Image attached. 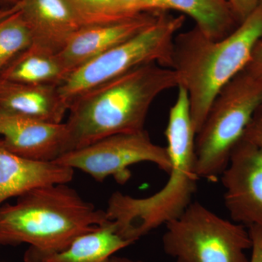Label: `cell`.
<instances>
[{"mask_svg":"<svg viewBox=\"0 0 262 262\" xmlns=\"http://www.w3.org/2000/svg\"><path fill=\"white\" fill-rule=\"evenodd\" d=\"M178 86L175 71L149 63L79 96L71 103L65 122V153L108 136L145 130L146 117L155 100Z\"/></svg>","mask_w":262,"mask_h":262,"instance_id":"obj_1","label":"cell"},{"mask_svg":"<svg viewBox=\"0 0 262 262\" xmlns=\"http://www.w3.org/2000/svg\"><path fill=\"white\" fill-rule=\"evenodd\" d=\"M172 167L164 187L151 195L134 198L116 191L105 210L118 234L134 243L160 226L178 218L192 203L199 180L196 170L195 137L187 91L178 87L165 132Z\"/></svg>","mask_w":262,"mask_h":262,"instance_id":"obj_2","label":"cell"},{"mask_svg":"<svg viewBox=\"0 0 262 262\" xmlns=\"http://www.w3.org/2000/svg\"><path fill=\"white\" fill-rule=\"evenodd\" d=\"M261 39L262 0L233 32L220 40L209 39L195 27L177 34L172 70L178 77L179 86L187 91L196 134L217 95L246 68Z\"/></svg>","mask_w":262,"mask_h":262,"instance_id":"obj_3","label":"cell"},{"mask_svg":"<svg viewBox=\"0 0 262 262\" xmlns=\"http://www.w3.org/2000/svg\"><path fill=\"white\" fill-rule=\"evenodd\" d=\"M106 212L68 184L37 188L0 206V246L27 244L26 254L58 252L108 222Z\"/></svg>","mask_w":262,"mask_h":262,"instance_id":"obj_4","label":"cell"},{"mask_svg":"<svg viewBox=\"0 0 262 262\" xmlns=\"http://www.w3.org/2000/svg\"><path fill=\"white\" fill-rule=\"evenodd\" d=\"M261 104L262 73L246 66L221 90L196 134V170L200 179H218Z\"/></svg>","mask_w":262,"mask_h":262,"instance_id":"obj_5","label":"cell"},{"mask_svg":"<svg viewBox=\"0 0 262 262\" xmlns=\"http://www.w3.org/2000/svg\"><path fill=\"white\" fill-rule=\"evenodd\" d=\"M184 17L162 12L155 23L70 74L58 86L71 103L82 94L141 66L157 63L172 69L173 42Z\"/></svg>","mask_w":262,"mask_h":262,"instance_id":"obj_6","label":"cell"},{"mask_svg":"<svg viewBox=\"0 0 262 262\" xmlns=\"http://www.w3.org/2000/svg\"><path fill=\"white\" fill-rule=\"evenodd\" d=\"M164 251L176 262H249L252 239L246 227L224 220L192 202L180 216L165 225Z\"/></svg>","mask_w":262,"mask_h":262,"instance_id":"obj_7","label":"cell"},{"mask_svg":"<svg viewBox=\"0 0 262 262\" xmlns=\"http://www.w3.org/2000/svg\"><path fill=\"white\" fill-rule=\"evenodd\" d=\"M55 162L82 170L96 182L113 177L120 184L128 182L129 168L135 164L153 163L168 173L172 167L167 148L155 144L146 130L108 136L65 153Z\"/></svg>","mask_w":262,"mask_h":262,"instance_id":"obj_8","label":"cell"},{"mask_svg":"<svg viewBox=\"0 0 262 262\" xmlns=\"http://www.w3.org/2000/svg\"><path fill=\"white\" fill-rule=\"evenodd\" d=\"M221 175L232 220L262 229V148L241 139Z\"/></svg>","mask_w":262,"mask_h":262,"instance_id":"obj_9","label":"cell"},{"mask_svg":"<svg viewBox=\"0 0 262 262\" xmlns=\"http://www.w3.org/2000/svg\"><path fill=\"white\" fill-rule=\"evenodd\" d=\"M144 13L114 23L81 27L57 53L66 77L88 62L125 42L156 21L160 13Z\"/></svg>","mask_w":262,"mask_h":262,"instance_id":"obj_10","label":"cell"},{"mask_svg":"<svg viewBox=\"0 0 262 262\" xmlns=\"http://www.w3.org/2000/svg\"><path fill=\"white\" fill-rule=\"evenodd\" d=\"M0 136L15 154L39 161H55L64 154L65 122L50 123L0 110Z\"/></svg>","mask_w":262,"mask_h":262,"instance_id":"obj_11","label":"cell"},{"mask_svg":"<svg viewBox=\"0 0 262 262\" xmlns=\"http://www.w3.org/2000/svg\"><path fill=\"white\" fill-rule=\"evenodd\" d=\"M74 173V169L55 161H39L15 154L0 139V206L37 188L69 184Z\"/></svg>","mask_w":262,"mask_h":262,"instance_id":"obj_12","label":"cell"},{"mask_svg":"<svg viewBox=\"0 0 262 262\" xmlns=\"http://www.w3.org/2000/svg\"><path fill=\"white\" fill-rule=\"evenodd\" d=\"M19 5L32 45L52 53H59L82 27L64 0H20Z\"/></svg>","mask_w":262,"mask_h":262,"instance_id":"obj_13","label":"cell"},{"mask_svg":"<svg viewBox=\"0 0 262 262\" xmlns=\"http://www.w3.org/2000/svg\"><path fill=\"white\" fill-rule=\"evenodd\" d=\"M69 108L57 85H29L0 78V110L61 123Z\"/></svg>","mask_w":262,"mask_h":262,"instance_id":"obj_14","label":"cell"},{"mask_svg":"<svg viewBox=\"0 0 262 262\" xmlns=\"http://www.w3.org/2000/svg\"><path fill=\"white\" fill-rule=\"evenodd\" d=\"M134 244L121 237L113 222L81 234L58 252L24 256L25 262H107L115 253Z\"/></svg>","mask_w":262,"mask_h":262,"instance_id":"obj_15","label":"cell"},{"mask_svg":"<svg viewBox=\"0 0 262 262\" xmlns=\"http://www.w3.org/2000/svg\"><path fill=\"white\" fill-rule=\"evenodd\" d=\"M162 10H175L189 15L207 37L220 40L239 25L227 0H160Z\"/></svg>","mask_w":262,"mask_h":262,"instance_id":"obj_16","label":"cell"},{"mask_svg":"<svg viewBox=\"0 0 262 262\" xmlns=\"http://www.w3.org/2000/svg\"><path fill=\"white\" fill-rule=\"evenodd\" d=\"M3 80L29 85H59L66 74L56 53L32 45L0 75Z\"/></svg>","mask_w":262,"mask_h":262,"instance_id":"obj_17","label":"cell"},{"mask_svg":"<svg viewBox=\"0 0 262 262\" xmlns=\"http://www.w3.org/2000/svg\"><path fill=\"white\" fill-rule=\"evenodd\" d=\"M32 44V34L20 9L0 21V75Z\"/></svg>","mask_w":262,"mask_h":262,"instance_id":"obj_18","label":"cell"},{"mask_svg":"<svg viewBox=\"0 0 262 262\" xmlns=\"http://www.w3.org/2000/svg\"><path fill=\"white\" fill-rule=\"evenodd\" d=\"M82 27L120 21L127 17L118 0H64Z\"/></svg>","mask_w":262,"mask_h":262,"instance_id":"obj_19","label":"cell"},{"mask_svg":"<svg viewBox=\"0 0 262 262\" xmlns=\"http://www.w3.org/2000/svg\"><path fill=\"white\" fill-rule=\"evenodd\" d=\"M118 3L127 17H134L144 13L164 12L160 0H118Z\"/></svg>","mask_w":262,"mask_h":262,"instance_id":"obj_20","label":"cell"},{"mask_svg":"<svg viewBox=\"0 0 262 262\" xmlns=\"http://www.w3.org/2000/svg\"><path fill=\"white\" fill-rule=\"evenodd\" d=\"M242 139L262 148V104L253 114Z\"/></svg>","mask_w":262,"mask_h":262,"instance_id":"obj_21","label":"cell"},{"mask_svg":"<svg viewBox=\"0 0 262 262\" xmlns=\"http://www.w3.org/2000/svg\"><path fill=\"white\" fill-rule=\"evenodd\" d=\"M261 0H228L239 24L248 18L257 8Z\"/></svg>","mask_w":262,"mask_h":262,"instance_id":"obj_22","label":"cell"},{"mask_svg":"<svg viewBox=\"0 0 262 262\" xmlns=\"http://www.w3.org/2000/svg\"><path fill=\"white\" fill-rule=\"evenodd\" d=\"M248 231L252 239V254L249 262H262V229L253 226Z\"/></svg>","mask_w":262,"mask_h":262,"instance_id":"obj_23","label":"cell"},{"mask_svg":"<svg viewBox=\"0 0 262 262\" xmlns=\"http://www.w3.org/2000/svg\"><path fill=\"white\" fill-rule=\"evenodd\" d=\"M247 67L262 73V39L256 44Z\"/></svg>","mask_w":262,"mask_h":262,"instance_id":"obj_24","label":"cell"},{"mask_svg":"<svg viewBox=\"0 0 262 262\" xmlns=\"http://www.w3.org/2000/svg\"><path fill=\"white\" fill-rule=\"evenodd\" d=\"M20 9L19 4L13 5V6L5 7V8H0V21L3 19L8 18L10 15L16 13Z\"/></svg>","mask_w":262,"mask_h":262,"instance_id":"obj_25","label":"cell"},{"mask_svg":"<svg viewBox=\"0 0 262 262\" xmlns=\"http://www.w3.org/2000/svg\"><path fill=\"white\" fill-rule=\"evenodd\" d=\"M107 262H143L141 261H134V260L129 259L127 258L116 257V256H112L108 259Z\"/></svg>","mask_w":262,"mask_h":262,"instance_id":"obj_26","label":"cell"},{"mask_svg":"<svg viewBox=\"0 0 262 262\" xmlns=\"http://www.w3.org/2000/svg\"><path fill=\"white\" fill-rule=\"evenodd\" d=\"M20 1V0H0V3H5V4H8V6H13V5L18 4Z\"/></svg>","mask_w":262,"mask_h":262,"instance_id":"obj_27","label":"cell"},{"mask_svg":"<svg viewBox=\"0 0 262 262\" xmlns=\"http://www.w3.org/2000/svg\"><path fill=\"white\" fill-rule=\"evenodd\" d=\"M0 4H1V3H0Z\"/></svg>","mask_w":262,"mask_h":262,"instance_id":"obj_28","label":"cell"},{"mask_svg":"<svg viewBox=\"0 0 262 262\" xmlns=\"http://www.w3.org/2000/svg\"><path fill=\"white\" fill-rule=\"evenodd\" d=\"M227 1H228V0H227Z\"/></svg>","mask_w":262,"mask_h":262,"instance_id":"obj_29","label":"cell"}]
</instances>
